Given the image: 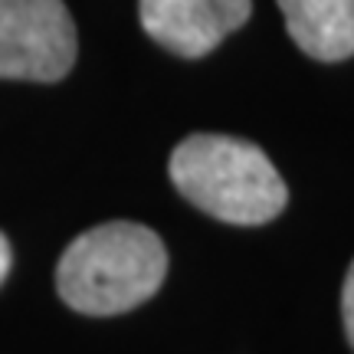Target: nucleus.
Segmentation results:
<instances>
[{"label":"nucleus","instance_id":"f257e3e1","mask_svg":"<svg viewBox=\"0 0 354 354\" xmlns=\"http://www.w3.org/2000/svg\"><path fill=\"white\" fill-rule=\"evenodd\" d=\"M167 272V250L141 223H102L66 246L56 289L82 315H122L148 302Z\"/></svg>","mask_w":354,"mask_h":354},{"label":"nucleus","instance_id":"f03ea898","mask_svg":"<svg viewBox=\"0 0 354 354\" xmlns=\"http://www.w3.org/2000/svg\"><path fill=\"white\" fill-rule=\"evenodd\" d=\"M171 180L203 214L236 227H259L276 220L289 190L253 141L233 135H190L171 154Z\"/></svg>","mask_w":354,"mask_h":354},{"label":"nucleus","instance_id":"7ed1b4c3","mask_svg":"<svg viewBox=\"0 0 354 354\" xmlns=\"http://www.w3.org/2000/svg\"><path fill=\"white\" fill-rule=\"evenodd\" d=\"M76 63V24L63 0H0V79L56 82Z\"/></svg>","mask_w":354,"mask_h":354},{"label":"nucleus","instance_id":"20e7f679","mask_svg":"<svg viewBox=\"0 0 354 354\" xmlns=\"http://www.w3.org/2000/svg\"><path fill=\"white\" fill-rule=\"evenodd\" d=\"M138 10L154 43L197 59L250 20L253 0H138Z\"/></svg>","mask_w":354,"mask_h":354},{"label":"nucleus","instance_id":"39448f33","mask_svg":"<svg viewBox=\"0 0 354 354\" xmlns=\"http://www.w3.org/2000/svg\"><path fill=\"white\" fill-rule=\"evenodd\" d=\"M295 46L318 63L354 56V0H279Z\"/></svg>","mask_w":354,"mask_h":354},{"label":"nucleus","instance_id":"423d86ee","mask_svg":"<svg viewBox=\"0 0 354 354\" xmlns=\"http://www.w3.org/2000/svg\"><path fill=\"white\" fill-rule=\"evenodd\" d=\"M342 318H344V331H348V342L354 348V263L344 276V289H342Z\"/></svg>","mask_w":354,"mask_h":354},{"label":"nucleus","instance_id":"0eeeda50","mask_svg":"<svg viewBox=\"0 0 354 354\" xmlns=\"http://www.w3.org/2000/svg\"><path fill=\"white\" fill-rule=\"evenodd\" d=\"M10 263H13L10 243H7V236L0 233V282H3V279H7V272H10Z\"/></svg>","mask_w":354,"mask_h":354}]
</instances>
